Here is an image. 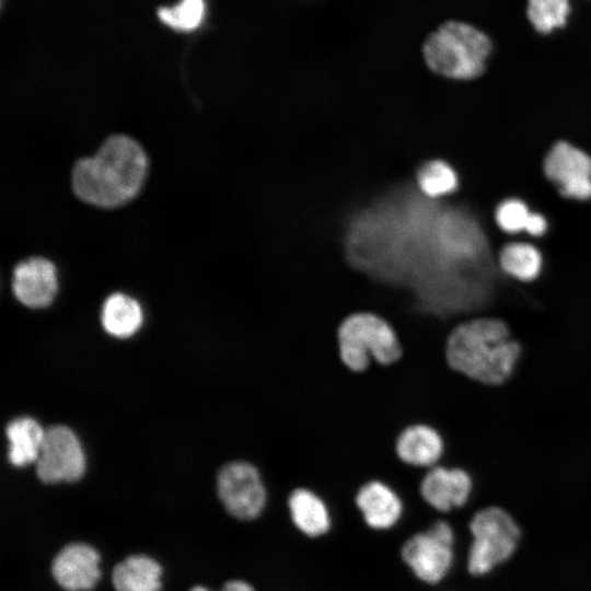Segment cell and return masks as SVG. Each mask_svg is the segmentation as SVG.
<instances>
[{
  "mask_svg": "<svg viewBox=\"0 0 591 591\" xmlns=\"http://www.w3.org/2000/svg\"><path fill=\"white\" fill-rule=\"evenodd\" d=\"M99 563L100 555L91 545L69 543L55 555L51 576L66 591H88L101 577Z\"/></svg>",
  "mask_w": 591,
  "mask_h": 591,
  "instance_id": "obj_10",
  "label": "cell"
},
{
  "mask_svg": "<svg viewBox=\"0 0 591 591\" xmlns=\"http://www.w3.org/2000/svg\"><path fill=\"white\" fill-rule=\"evenodd\" d=\"M547 229V222L545 218L540 213L531 212L524 231H526L529 234L533 236H540L542 235Z\"/></svg>",
  "mask_w": 591,
  "mask_h": 591,
  "instance_id": "obj_24",
  "label": "cell"
},
{
  "mask_svg": "<svg viewBox=\"0 0 591 591\" xmlns=\"http://www.w3.org/2000/svg\"><path fill=\"white\" fill-rule=\"evenodd\" d=\"M455 538L452 525L438 520L428 530L405 542L402 548L403 560L418 579L437 584L453 566Z\"/></svg>",
  "mask_w": 591,
  "mask_h": 591,
  "instance_id": "obj_6",
  "label": "cell"
},
{
  "mask_svg": "<svg viewBox=\"0 0 591 591\" xmlns=\"http://www.w3.org/2000/svg\"><path fill=\"white\" fill-rule=\"evenodd\" d=\"M544 171L565 197L591 198V158L577 147L556 143L545 159Z\"/></svg>",
  "mask_w": 591,
  "mask_h": 591,
  "instance_id": "obj_9",
  "label": "cell"
},
{
  "mask_svg": "<svg viewBox=\"0 0 591 591\" xmlns=\"http://www.w3.org/2000/svg\"><path fill=\"white\" fill-rule=\"evenodd\" d=\"M148 161L132 138H107L94 157L80 159L72 169L71 185L83 201L99 207H117L137 195Z\"/></svg>",
  "mask_w": 591,
  "mask_h": 591,
  "instance_id": "obj_1",
  "label": "cell"
},
{
  "mask_svg": "<svg viewBox=\"0 0 591 591\" xmlns=\"http://www.w3.org/2000/svg\"><path fill=\"white\" fill-rule=\"evenodd\" d=\"M530 211L519 199L502 201L496 211V221L501 230L508 233H518L525 229Z\"/></svg>",
  "mask_w": 591,
  "mask_h": 591,
  "instance_id": "obj_23",
  "label": "cell"
},
{
  "mask_svg": "<svg viewBox=\"0 0 591 591\" xmlns=\"http://www.w3.org/2000/svg\"><path fill=\"white\" fill-rule=\"evenodd\" d=\"M501 268L510 276L530 281L542 268V256L533 245L522 242L506 245L500 253Z\"/></svg>",
  "mask_w": 591,
  "mask_h": 591,
  "instance_id": "obj_19",
  "label": "cell"
},
{
  "mask_svg": "<svg viewBox=\"0 0 591 591\" xmlns=\"http://www.w3.org/2000/svg\"><path fill=\"white\" fill-rule=\"evenodd\" d=\"M205 15L204 0H181L173 8H160L159 19L172 28L192 31L202 21Z\"/></svg>",
  "mask_w": 591,
  "mask_h": 591,
  "instance_id": "obj_22",
  "label": "cell"
},
{
  "mask_svg": "<svg viewBox=\"0 0 591 591\" xmlns=\"http://www.w3.org/2000/svg\"><path fill=\"white\" fill-rule=\"evenodd\" d=\"M467 531L466 570L472 577L486 576L509 561L522 537L514 517L497 505L477 510L467 523Z\"/></svg>",
  "mask_w": 591,
  "mask_h": 591,
  "instance_id": "obj_4",
  "label": "cell"
},
{
  "mask_svg": "<svg viewBox=\"0 0 591 591\" xmlns=\"http://www.w3.org/2000/svg\"><path fill=\"white\" fill-rule=\"evenodd\" d=\"M162 568L147 555H129L112 572L116 591H160Z\"/></svg>",
  "mask_w": 591,
  "mask_h": 591,
  "instance_id": "obj_15",
  "label": "cell"
},
{
  "mask_svg": "<svg viewBox=\"0 0 591 591\" xmlns=\"http://www.w3.org/2000/svg\"><path fill=\"white\" fill-rule=\"evenodd\" d=\"M570 9L569 0H528L526 14L538 33L548 34L567 24Z\"/></svg>",
  "mask_w": 591,
  "mask_h": 591,
  "instance_id": "obj_20",
  "label": "cell"
},
{
  "mask_svg": "<svg viewBox=\"0 0 591 591\" xmlns=\"http://www.w3.org/2000/svg\"><path fill=\"white\" fill-rule=\"evenodd\" d=\"M9 439V461L22 467L36 462L45 430L31 417H20L10 421L5 429Z\"/></svg>",
  "mask_w": 591,
  "mask_h": 591,
  "instance_id": "obj_17",
  "label": "cell"
},
{
  "mask_svg": "<svg viewBox=\"0 0 591 591\" xmlns=\"http://www.w3.org/2000/svg\"><path fill=\"white\" fill-rule=\"evenodd\" d=\"M188 591H211L204 586H194ZM220 591H256L253 586L243 580H230L227 581Z\"/></svg>",
  "mask_w": 591,
  "mask_h": 591,
  "instance_id": "obj_25",
  "label": "cell"
},
{
  "mask_svg": "<svg viewBox=\"0 0 591 591\" xmlns=\"http://www.w3.org/2000/svg\"><path fill=\"white\" fill-rule=\"evenodd\" d=\"M55 265L43 257H32L13 270L12 290L16 299L32 309L49 305L57 292Z\"/></svg>",
  "mask_w": 591,
  "mask_h": 591,
  "instance_id": "obj_11",
  "label": "cell"
},
{
  "mask_svg": "<svg viewBox=\"0 0 591 591\" xmlns=\"http://www.w3.org/2000/svg\"><path fill=\"white\" fill-rule=\"evenodd\" d=\"M520 352L507 325L488 317L459 324L445 346L447 361L454 371L488 385L501 384L510 376Z\"/></svg>",
  "mask_w": 591,
  "mask_h": 591,
  "instance_id": "obj_2",
  "label": "cell"
},
{
  "mask_svg": "<svg viewBox=\"0 0 591 591\" xmlns=\"http://www.w3.org/2000/svg\"><path fill=\"white\" fill-rule=\"evenodd\" d=\"M35 463L37 477L45 484L73 483L85 472V456L81 443L74 432L62 425L45 430Z\"/></svg>",
  "mask_w": 591,
  "mask_h": 591,
  "instance_id": "obj_8",
  "label": "cell"
},
{
  "mask_svg": "<svg viewBox=\"0 0 591 591\" xmlns=\"http://www.w3.org/2000/svg\"><path fill=\"white\" fill-rule=\"evenodd\" d=\"M290 517L303 534L316 537L331 528L329 511L324 501L306 488H297L288 500Z\"/></svg>",
  "mask_w": 591,
  "mask_h": 591,
  "instance_id": "obj_16",
  "label": "cell"
},
{
  "mask_svg": "<svg viewBox=\"0 0 591 591\" xmlns=\"http://www.w3.org/2000/svg\"><path fill=\"white\" fill-rule=\"evenodd\" d=\"M395 451L398 459L408 465L433 466L442 455L443 441L430 426L416 424L399 433Z\"/></svg>",
  "mask_w": 591,
  "mask_h": 591,
  "instance_id": "obj_14",
  "label": "cell"
},
{
  "mask_svg": "<svg viewBox=\"0 0 591 591\" xmlns=\"http://www.w3.org/2000/svg\"><path fill=\"white\" fill-rule=\"evenodd\" d=\"M417 183L428 197H441L454 192L457 187V176L454 170L440 160L424 164L417 173Z\"/></svg>",
  "mask_w": 591,
  "mask_h": 591,
  "instance_id": "obj_21",
  "label": "cell"
},
{
  "mask_svg": "<svg viewBox=\"0 0 591 591\" xmlns=\"http://www.w3.org/2000/svg\"><path fill=\"white\" fill-rule=\"evenodd\" d=\"M218 496L225 510L239 520L256 519L267 499L258 470L247 462L224 465L217 478Z\"/></svg>",
  "mask_w": 591,
  "mask_h": 591,
  "instance_id": "obj_7",
  "label": "cell"
},
{
  "mask_svg": "<svg viewBox=\"0 0 591 591\" xmlns=\"http://www.w3.org/2000/svg\"><path fill=\"white\" fill-rule=\"evenodd\" d=\"M102 324L112 336L126 338L134 335L142 323L139 303L124 293L109 296L102 309Z\"/></svg>",
  "mask_w": 591,
  "mask_h": 591,
  "instance_id": "obj_18",
  "label": "cell"
},
{
  "mask_svg": "<svg viewBox=\"0 0 591 591\" xmlns=\"http://www.w3.org/2000/svg\"><path fill=\"white\" fill-rule=\"evenodd\" d=\"M490 51L491 42L486 34L457 21L442 24L422 46L427 66L438 74L456 80L480 76Z\"/></svg>",
  "mask_w": 591,
  "mask_h": 591,
  "instance_id": "obj_3",
  "label": "cell"
},
{
  "mask_svg": "<svg viewBox=\"0 0 591 591\" xmlns=\"http://www.w3.org/2000/svg\"><path fill=\"white\" fill-rule=\"evenodd\" d=\"M473 482L462 468L433 466L420 483L422 499L440 512L463 507L471 497Z\"/></svg>",
  "mask_w": 591,
  "mask_h": 591,
  "instance_id": "obj_12",
  "label": "cell"
},
{
  "mask_svg": "<svg viewBox=\"0 0 591 591\" xmlns=\"http://www.w3.org/2000/svg\"><path fill=\"white\" fill-rule=\"evenodd\" d=\"M356 505L364 522L375 530L392 528L403 512V503L396 493L379 480H371L359 489Z\"/></svg>",
  "mask_w": 591,
  "mask_h": 591,
  "instance_id": "obj_13",
  "label": "cell"
},
{
  "mask_svg": "<svg viewBox=\"0 0 591 591\" xmlns=\"http://www.w3.org/2000/svg\"><path fill=\"white\" fill-rule=\"evenodd\" d=\"M341 362L354 372L364 371L371 359L382 366L397 361L402 347L392 326L370 312L348 315L337 331Z\"/></svg>",
  "mask_w": 591,
  "mask_h": 591,
  "instance_id": "obj_5",
  "label": "cell"
}]
</instances>
